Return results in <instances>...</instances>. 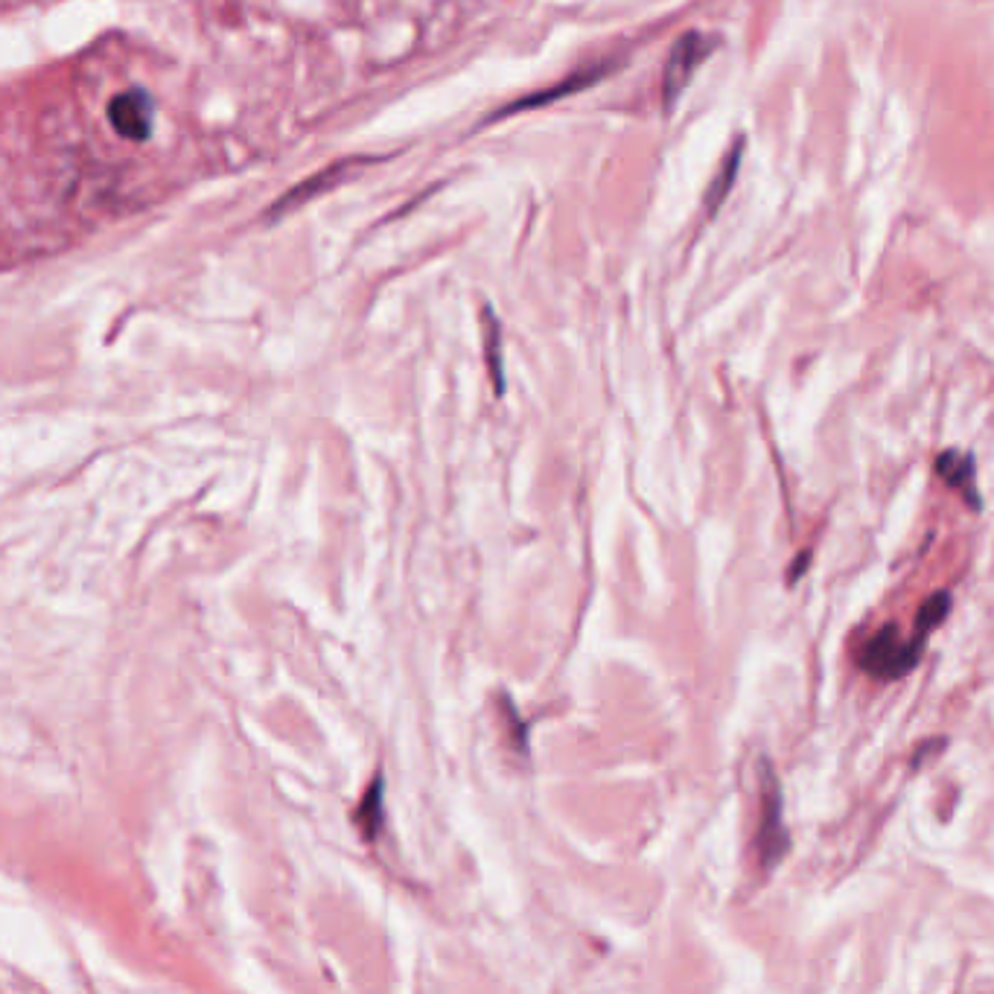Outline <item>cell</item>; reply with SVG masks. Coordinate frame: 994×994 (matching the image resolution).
Instances as JSON below:
<instances>
[{"label":"cell","mask_w":994,"mask_h":994,"mask_svg":"<svg viewBox=\"0 0 994 994\" xmlns=\"http://www.w3.org/2000/svg\"><path fill=\"white\" fill-rule=\"evenodd\" d=\"M924 642H928V637H921L916 630L913 637L905 639L901 637V630H898V624L889 621V624H884V628L861 648V653H857V665H861L864 674L873 676V680L893 683V680H901V676H907L916 665H919L921 653H924Z\"/></svg>","instance_id":"1"},{"label":"cell","mask_w":994,"mask_h":994,"mask_svg":"<svg viewBox=\"0 0 994 994\" xmlns=\"http://www.w3.org/2000/svg\"><path fill=\"white\" fill-rule=\"evenodd\" d=\"M758 784H761V823H758V861L765 873H773L791 852V834L784 829V797L779 776L770 758L758 761Z\"/></svg>","instance_id":"2"},{"label":"cell","mask_w":994,"mask_h":994,"mask_svg":"<svg viewBox=\"0 0 994 994\" xmlns=\"http://www.w3.org/2000/svg\"><path fill=\"white\" fill-rule=\"evenodd\" d=\"M108 120H111L120 138L131 140V143H143L152 135V126H156V99L140 88L120 90L108 103Z\"/></svg>","instance_id":"3"},{"label":"cell","mask_w":994,"mask_h":994,"mask_svg":"<svg viewBox=\"0 0 994 994\" xmlns=\"http://www.w3.org/2000/svg\"><path fill=\"white\" fill-rule=\"evenodd\" d=\"M712 53V39L703 33H685L671 50L669 65H665V79H662V97L669 106H674L676 97L692 82L694 71L706 62Z\"/></svg>","instance_id":"4"},{"label":"cell","mask_w":994,"mask_h":994,"mask_svg":"<svg viewBox=\"0 0 994 994\" xmlns=\"http://www.w3.org/2000/svg\"><path fill=\"white\" fill-rule=\"evenodd\" d=\"M937 473L942 475L945 484L960 490V496L969 502L971 511H980V507H983V496H980L977 488V461H974L971 452H962V449H942L937 456Z\"/></svg>","instance_id":"5"},{"label":"cell","mask_w":994,"mask_h":994,"mask_svg":"<svg viewBox=\"0 0 994 994\" xmlns=\"http://www.w3.org/2000/svg\"><path fill=\"white\" fill-rule=\"evenodd\" d=\"M344 170H348V163H335V167H327V170L319 172V175H316V179H312V181H307V184H301V188H295L292 193H289V196L284 199V202L275 204V207H271V213H275V216H280V211H289V207H295V204L307 202V199H312V196H316V193H321V190L330 188V184H335V181L342 179Z\"/></svg>","instance_id":"6"},{"label":"cell","mask_w":994,"mask_h":994,"mask_svg":"<svg viewBox=\"0 0 994 994\" xmlns=\"http://www.w3.org/2000/svg\"><path fill=\"white\" fill-rule=\"evenodd\" d=\"M951 607H954V598H951L948 589H939V592H933L928 601L921 603L919 612H916V628H913L916 633H921V637H930V633H933V630H937L939 624L948 619Z\"/></svg>","instance_id":"7"},{"label":"cell","mask_w":994,"mask_h":994,"mask_svg":"<svg viewBox=\"0 0 994 994\" xmlns=\"http://www.w3.org/2000/svg\"><path fill=\"white\" fill-rule=\"evenodd\" d=\"M365 816H371V820H367V825L362 829V832H365V837H376V832H380V823H383V779H380V776H376V782L367 788V797H365V802H362V811H356V823H362Z\"/></svg>","instance_id":"8"},{"label":"cell","mask_w":994,"mask_h":994,"mask_svg":"<svg viewBox=\"0 0 994 994\" xmlns=\"http://www.w3.org/2000/svg\"><path fill=\"white\" fill-rule=\"evenodd\" d=\"M502 344H499V324L493 319V312L488 310V362H490V371H493V380H496V392L502 394Z\"/></svg>","instance_id":"9"},{"label":"cell","mask_w":994,"mask_h":994,"mask_svg":"<svg viewBox=\"0 0 994 994\" xmlns=\"http://www.w3.org/2000/svg\"><path fill=\"white\" fill-rule=\"evenodd\" d=\"M942 747H948V738H942V735H937V738H930L928 744H921V747H916L913 770H919L921 765H928V758L933 756V752H937V750H942Z\"/></svg>","instance_id":"10"},{"label":"cell","mask_w":994,"mask_h":994,"mask_svg":"<svg viewBox=\"0 0 994 994\" xmlns=\"http://www.w3.org/2000/svg\"><path fill=\"white\" fill-rule=\"evenodd\" d=\"M808 566H811V552L805 548V552H799L797 560H793V566H791V571H788V584H791V587L797 584L799 578H802V575H805Z\"/></svg>","instance_id":"11"}]
</instances>
